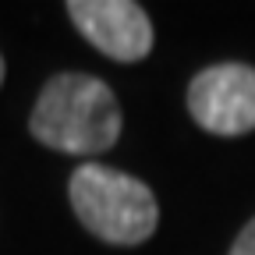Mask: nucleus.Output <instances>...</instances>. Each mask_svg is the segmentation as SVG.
<instances>
[{
    "mask_svg": "<svg viewBox=\"0 0 255 255\" xmlns=\"http://www.w3.org/2000/svg\"><path fill=\"white\" fill-rule=\"evenodd\" d=\"M231 255H255V216L241 227V234L231 245Z\"/></svg>",
    "mask_w": 255,
    "mask_h": 255,
    "instance_id": "5",
    "label": "nucleus"
},
{
    "mask_svg": "<svg viewBox=\"0 0 255 255\" xmlns=\"http://www.w3.org/2000/svg\"><path fill=\"white\" fill-rule=\"evenodd\" d=\"M0 85H4V57H0Z\"/></svg>",
    "mask_w": 255,
    "mask_h": 255,
    "instance_id": "6",
    "label": "nucleus"
},
{
    "mask_svg": "<svg viewBox=\"0 0 255 255\" xmlns=\"http://www.w3.org/2000/svg\"><path fill=\"white\" fill-rule=\"evenodd\" d=\"M28 131L46 149L68 156H96L121 138V107L114 89L82 71L53 75L32 107Z\"/></svg>",
    "mask_w": 255,
    "mask_h": 255,
    "instance_id": "1",
    "label": "nucleus"
},
{
    "mask_svg": "<svg viewBox=\"0 0 255 255\" xmlns=\"http://www.w3.org/2000/svg\"><path fill=\"white\" fill-rule=\"evenodd\" d=\"M188 114L209 135L238 138L255 131V68L213 64L188 85Z\"/></svg>",
    "mask_w": 255,
    "mask_h": 255,
    "instance_id": "3",
    "label": "nucleus"
},
{
    "mask_svg": "<svg viewBox=\"0 0 255 255\" xmlns=\"http://www.w3.org/2000/svg\"><path fill=\"white\" fill-rule=\"evenodd\" d=\"M68 199L78 223L107 245H142L159 223V206L149 184L103 163H82L71 174Z\"/></svg>",
    "mask_w": 255,
    "mask_h": 255,
    "instance_id": "2",
    "label": "nucleus"
},
{
    "mask_svg": "<svg viewBox=\"0 0 255 255\" xmlns=\"http://www.w3.org/2000/svg\"><path fill=\"white\" fill-rule=\"evenodd\" d=\"M68 14L82 36L110 60L135 64L152 53V21L131 0H71Z\"/></svg>",
    "mask_w": 255,
    "mask_h": 255,
    "instance_id": "4",
    "label": "nucleus"
}]
</instances>
